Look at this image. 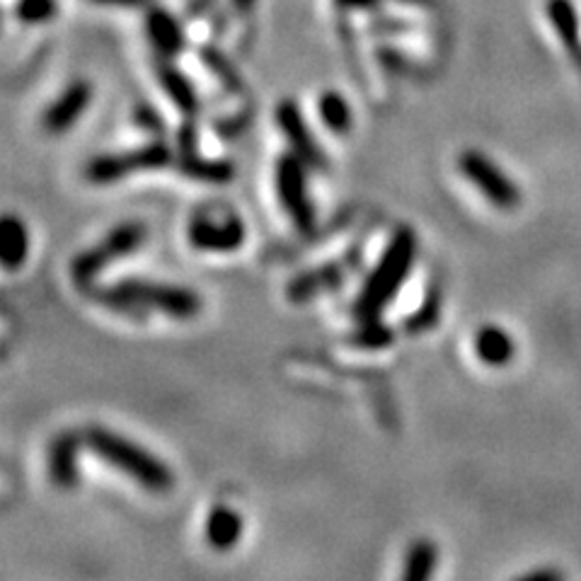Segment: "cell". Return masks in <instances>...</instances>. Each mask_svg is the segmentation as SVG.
I'll return each mask as SVG.
<instances>
[{
  "label": "cell",
  "instance_id": "6da1fadb",
  "mask_svg": "<svg viewBox=\"0 0 581 581\" xmlns=\"http://www.w3.org/2000/svg\"><path fill=\"white\" fill-rule=\"evenodd\" d=\"M100 303L114 310H156L172 320H192L199 315V293L163 281L121 279L94 293Z\"/></svg>",
  "mask_w": 581,
  "mask_h": 581
},
{
  "label": "cell",
  "instance_id": "7a4b0ae2",
  "mask_svg": "<svg viewBox=\"0 0 581 581\" xmlns=\"http://www.w3.org/2000/svg\"><path fill=\"white\" fill-rule=\"evenodd\" d=\"M414 257H417V236L412 228L402 226L393 233V238H390L381 260H378L371 277L367 279V283H363L361 295L354 305L357 318L367 322L378 318V313L395 299L404 279L410 277Z\"/></svg>",
  "mask_w": 581,
  "mask_h": 581
},
{
  "label": "cell",
  "instance_id": "3957f363",
  "mask_svg": "<svg viewBox=\"0 0 581 581\" xmlns=\"http://www.w3.org/2000/svg\"><path fill=\"white\" fill-rule=\"evenodd\" d=\"M86 443L88 449L98 458H102L107 465L124 472L127 478L139 482L143 490L153 494H166L172 490L174 480L170 468L153 453L141 449L139 443H133L124 437L114 434V431H107L100 427L88 431Z\"/></svg>",
  "mask_w": 581,
  "mask_h": 581
},
{
  "label": "cell",
  "instance_id": "277c9868",
  "mask_svg": "<svg viewBox=\"0 0 581 581\" xmlns=\"http://www.w3.org/2000/svg\"><path fill=\"white\" fill-rule=\"evenodd\" d=\"M146 233L148 231L141 221L119 223L98 242V246L83 250L71 262L73 281L78 283V287L88 289L107 264H112V262L121 260V257L137 252L143 246Z\"/></svg>",
  "mask_w": 581,
  "mask_h": 581
},
{
  "label": "cell",
  "instance_id": "5b68a950",
  "mask_svg": "<svg viewBox=\"0 0 581 581\" xmlns=\"http://www.w3.org/2000/svg\"><path fill=\"white\" fill-rule=\"evenodd\" d=\"M305 160L295 153H287L277 160V194L283 211H287L299 233L313 236L315 233V211L308 199L305 187Z\"/></svg>",
  "mask_w": 581,
  "mask_h": 581
},
{
  "label": "cell",
  "instance_id": "8992f818",
  "mask_svg": "<svg viewBox=\"0 0 581 581\" xmlns=\"http://www.w3.org/2000/svg\"><path fill=\"white\" fill-rule=\"evenodd\" d=\"M172 163V151L166 143H148L141 148H133V151L127 153H110V156H100L88 163L86 168V178L92 184H112L129 178L131 172L139 170H158Z\"/></svg>",
  "mask_w": 581,
  "mask_h": 581
},
{
  "label": "cell",
  "instance_id": "52a82bcc",
  "mask_svg": "<svg viewBox=\"0 0 581 581\" xmlns=\"http://www.w3.org/2000/svg\"><path fill=\"white\" fill-rule=\"evenodd\" d=\"M458 170H461L463 178L475 187L492 207L504 211L519 207L521 192L517 182H513L509 174L484 153L480 151L461 153V158H458Z\"/></svg>",
  "mask_w": 581,
  "mask_h": 581
},
{
  "label": "cell",
  "instance_id": "ba28073f",
  "mask_svg": "<svg viewBox=\"0 0 581 581\" xmlns=\"http://www.w3.org/2000/svg\"><path fill=\"white\" fill-rule=\"evenodd\" d=\"M187 240L201 252H236L246 242V223L236 211H226L223 219L199 211L189 221Z\"/></svg>",
  "mask_w": 581,
  "mask_h": 581
},
{
  "label": "cell",
  "instance_id": "9c48e42d",
  "mask_svg": "<svg viewBox=\"0 0 581 581\" xmlns=\"http://www.w3.org/2000/svg\"><path fill=\"white\" fill-rule=\"evenodd\" d=\"M146 37L160 59H178L187 47L184 22L163 6L146 8Z\"/></svg>",
  "mask_w": 581,
  "mask_h": 581
},
{
  "label": "cell",
  "instance_id": "30bf717a",
  "mask_svg": "<svg viewBox=\"0 0 581 581\" xmlns=\"http://www.w3.org/2000/svg\"><path fill=\"white\" fill-rule=\"evenodd\" d=\"M277 124L283 131V137L291 143V151L303 158L308 166L322 168L325 166V156H322V148L318 146L313 131L308 129L305 117L301 112L299 102L293 100H283L277 107Z\"/></svg>",
  "mask_w": 581,
  "mask_h": 581
},
{
  "label": "cell",
  "instance_id": "8fae6325",
  "mask_svg": "<svg viewBox=\"0 0 581 581\" xmlns=\"http://www.w3.org/2000/svg\"><path fill=\"white\" fill-rule=\"evenodd\" d=\"M92 100V86L88 80H73L57 100H53L44 112V127L51 133L69 131L76 121L83 117Z\"/></svg>",
  "mask_w": 581,
  "mask_h": 581
},
{
  "label": "cell",
  "instance_id": "7c38bea8",
  "mask_svg": "<svg viewBox=\"0 0 581 581\" xmlns=\"http://www.w3.org/2000/svg\"><path fill=\"white\" fill-rule=\"evenodd\" d=\"M548 22L555 30L560 44L572 57V63L581 71V24L572 0H548Z\"/></svg>",
  "mask_w": 581,
  "mask_h": 581
},
{
  "label": "cell",
  "instance_id": "4fadbf2b",
  "mask_svg": "<svg viewBox=\"0 0 581 581\" xmlns=\"http://www.w3.org/2000/svg\"><path fill=\"white\" fill-rule=\"evenodd\" d=\"M78 451H80V443L76 434H61L53 439L49 449V475L57 488L71 490L78 482L80 478Z\"/></svg>",
  "mask_w": 581,
  "mask_h": 581
},
{
  "label": "cell",
  "instance_id": "5bb4252c",
  "mask_svg": "<svg viewBox=\"0 0 581 581\" xmlns=\"http://www.w3.org/2000/svg\"><path fill=\"white\" fill-rule=\"evenodd\" d=\"M158 83L163 88V92L170 98V102L178 107V110L187 117H194L199 112V98H197V88L192 80H189L180 69H174L170 61H160L158 69Z\"/></svg>",
  "mask_w": 581,
  "mask_h": 581
},
{
  "label": "cell",
  "instance_id": "9a60e30c",
  "mask_svg": "<svg viewBox=\"0 0 581 581\" xmlns=\"http://www.w3.org/2000/svg\"><path fill=\"white\" fill-rule=\"evenodd\" d=\"M475 354L488 367H507L517 357V342L513 337L499 325H484L475 334Z\"/></svg>",
  "mask_w": 581,
  "mask_h": 581
},
{
  "label": "cell",
  "instance_id": "2e32d148",
  "mask_svg": "<svg viewBox=\"0 0 581 581\" xmlns=\"http://www.w3.org/2000/svg\"><path fill=\"white\" fill-rule=\"evenodd\" d=\"M204 535H207V543L213 550H219V552L233 550L242 535V517L236 509L216 507L207 517Z\"/></svg>",
  "mask_w": 581,
  "mask_h": 581
},
{
  "label": "cell",
  "instance_id": "e0dca14e",
  "mask_svg": "<svg viewBox=\"0 0 581 581\" xmlns=\"http://www.w3.org/2000/svg\"><path fill=\"white\" fill-rule=\"evenodd\" d=\"M27 252H30V236H27L24 223L18 216H6L0 221V262L12 272L24 264Z\"/></svg>",
  "mask_w": 581,
  "mask_h": 581
},
{
  "label": "cell",
  "instance_id": "ac0fdd59",
  "mask_svg": "<svg viewBox=\"0 0 581 581\" xmlns=\"http://www.w3.org/2000/svg\"><path fill=\"white\" fill-rule=\"evenodd\" d=\"M439 552L437 545L431 540H414L410 545L408 555H404V567H402V579L408 581H422L429 579L437 572Z\"/></svg>",
  "mask_w": 581,
  "mask_h": 581
},
{
  "label": "cell",
  "instance_id": "d6986e66",
  "mask_svg": "<svg viewBox=\"0 0 581 581\" xmlns=\"http://www.w3.org/2000/svg\"><path fill=\"white\" fill-rule=\"evenodd\" d=\"M180 170H182V174H187V178L201 180V182L223 184V182H228V180H233V166H231V163H226V160H207V158H199L197 153L182 156Z\"/></svg>",
  "mask_w": 581,
  "mask_h": 581
},
{
  "label": "cell",
  "instance_id": "ffe728a7",
  "mask_svg": "<svg viewBox=\"0 0 581 581\" xmlns=\"http://www.w3.org/2000/svg\"><path fill=\"white\" fill-rule=\"evenodd\" d=\"M10 12L20 24L44 27L59 18V0H10Z\"/></svg>",
  "mask_w": 581,
  "mask_h": 581
},
{
  "label": "cell",
  "instance_id": "44dd1931",
  "mask_svg": "<svg viewBox=\"0 0 581 581\" xmlns=\"http://www.w3.org/2000/svg\"><path fill=\"white\" fill-rule=\"evenodd\" d=\"M318 114L330 131L344 133L351 129V107L337 90H325L318 100Z\"/></svg>",
  "mask_w": 581,
  "mask_h": 581
},
{
  "label": "cell",
  "instance_id": "7402d4cb",
  "mask_svg": "<svg viewBox=\"0 0 581 581\" xmlns=\"http://www.w3.org/2000/svg\"><path fill=\"white\" fill-rule=\"evenodd\" d=\"M337 281H340V269L337 267L313 269V272H305L293 283H289V299L305 301V299H310V295H315L320 289H328Z\"/></svg>",
  "mask_w": 581,
  "mask_h": 581
},
{
  "label": "cell",
  "instance_id": "603a6c76",
  "mask_svg": "<svg viewBox=\"0 0 581 581\" xmlns=\"http://www.w3.org/2000/svg\"><path fill=\"white\" fill-rule=\"evenodd\" d=\"M199 57H201V61H204L207 69H209L216 78H219L228 90H240V88H242V80H240V73H238V69L233 66V61L226 59L219 49L207 47V49L199 51Z\"/></svg>",
  "mask_w": 581,
  "mask_h": 581
},
{
  "label": "cell",
  "instance_id": "cb8c5ba5",
  "mask_svg": "<svg viewBox=\"0 0 581 581\" xmlns=\"http://www.w3.org/2000/svg\"><path fill=\"white\" fill-rule=\"evenodd\" d=\"M439 308H441L439 293H429V299H424L417 313L410 320H404V328H410V332L429 330L439 320Z\"/></svg>",
  "mask_w": 581,
  "mask_h": 581
},
{
  "label": "cell",
  "instance_id": "d4e9b609",
  "mask_svg": "<svg viewBox=\"0 0 581 581\" xmlns=\"http://www.w3.org/2000/svg\"><path fill=\"white\" fill-rule=\"evenodd\" d=\"M357 342H359L361 347H369V349L385 347V344L393 342V330L385 328V325H378V322L369 320V325L359 332Z\"/></svg>",
  "mask_w": 581,
  "mask_h": 581
},
{
  "label": "cell",
  "instance_id": "484cf974",
  "mask_svg": "<svg viewBox=\"0 0 581 581\" xmlns=\"http://www.w3.org/2000/svg\"><path fill=\"white\" fill-rule=\"evenodd\" d=\"M133 121L146 131H163V119H160V114L156 110H151L148 104H141L137 112H133Z\"/></svg>",
  "mask_w": 581,
  "mask_h": 581
},
{
  "label": "cell",
  "instance_id": "4316f807",
  "mask_svg": "<svg viewBox=\"0 0 581 581\" xmlns=\"http://www.w3.org/2000/svg\"><path fill=\"white\" fill-rule=\"evenodd\" d=\"M88 3L98 8H110V10H141L153 6L156 0H88Z\"/></svg>",
  "mask_w": 581,
  "mask_h": 581
},
{
  "label": "cell",
  "instance_id": "83f0119b",
  "mask_svg": "<svg viewBox=\"0 0 581 581\" xmlns=\"http://www.w3.org/2000/svg\"><path fill=\"white\" fill-rule=\"evenodd\" d=\"M562 574L555 572V570H535V572H529V574H523L525 581H533V579H560Z\"/></svg>",
  "mask_w": 581,
  "mask_h": 581
}]
</instances>
